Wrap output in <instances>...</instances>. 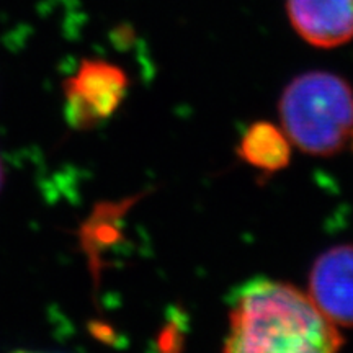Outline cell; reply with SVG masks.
<instances>
[{
    "instance_id": "obj_1",
    "label": "cell",
    "mask_w": 353,
    "mask_h": 353,
    "mask_svg": "<svg viewBox=\"0 0 353 353\" xmlns=\"http://www.w3.org/2000/svg\"><path fill=\"white\" fill-rule=\"evenodd\" d=\"M342 335L309 293L257 278L237 290L223 353H339Z\"/></svg>"
},
{
    "instance_id": "obj_2",
    "label": "cell",
    "mask_w": 353,
    "mask_h": 353,
    "mask_svg": "<svg viewBox=\"0 0 353 353\" xmlns=\"http://www.w3.org/2000/svg\"><path fill=\"white\" fill-rule=\"evenodd\" d=\"M280 117L291 144L311 156H332L353 134V90L334 74H303L285 88Z\"/></svg>"
},
{
    "instance_id": "obj_3",
    "label": "cell",
    "mask_w": 353,
    "mask_h": 353,
    "mask_svg": "<svg viewBox=\"0 0 353 353\" xmlns=\"http://www.w3.org/2000/svg\"><path fill=\"white\" fill-rule=\"evenodd\" d=\"M128 90V77L118 65L83 59L64 83L65 118L77 130H90L112 117Z\"/></svg>"
},
{
    "instance_id": "obj_4",
    "label": "cell",
    "mask_w": 353,
    "mask_h": 353,
    "mask_svg": "<svg viewBox=\"0 0 353 353\" xmlns=\"http://www.w3.org/2000/svg\"><path fill=\"white\" fill-rule=\"evenodd\" d=\"M309 296L339 327H353V245L327 250L316 260Z\"/></svg>"
},
{
    "instance_id": "obj_5",
    "label": "cell",
    "mask_w": 353,
    "mask_h": 353,
    "mask_svg": "<svg viewBox=\"0 0 353 353\" xmlns=\"http://www.w3.org/2000/svg\"><path fill=\"white\" fill-rule=\"evenodd\" d=\"M288 17L312 46L337 48L353 38V0H288Z\"/></svg>"
},
{
    "instance_id": "obj_6",
    "label": "cell",
    "mask_w": 353,
    "mask_h": 353,
    "mask_svg": "<svg viewBox=\"0 0 353 353\" xmlns=\"http://www.w3.org/2000/svg\"><path fill=\"white\" fill-rule=\"evenodd\" d=\"M290 144L285 131L278 130L272 123H255L242 136L239 154L255 169L276 172L288 165Z\"/></svg>"
},
{
    "instance_id": "obj_7",
    "label": "cell",
    "mask_w": 353,
    "mask_h": 353,
    "mask_svg": "<svg viewBox=\"0 0 353 353\" xmlns=\"http://www.w3.org/2000/svg\"><path fill=\"white\" fill-rule=\"evenodd\" d=\"M3 185V169H2V162H0V190H2Z\"/></svg>"
},
{
    "instance_id": "obj_8",
    "label": "cell",
    "mask_w": 353,
    "mask_h": 353,
    "mask_svg": "<svg viewBox=\"0 0 353 353\" xmlns=\"http://www.w3.org/2000/svg\"><path fill=\"white\" fill-rule=\"evenodd\" d=\"M165 353H176V350H175V348H167Z\"/></svg>"
},
{
    "instance_id": "obj_9",
    "label": "cell",
    "mask_w": 353,
    "mask_h": 353,
    "mask_svg": "<svg viewBox=\"0 0 353 353\" xmlns=\"http://www.w3.org/2000/svg\"><path fill=\"white\" fill-rule=\"evenodd\" d=\"M15 353H37V352H15Z\"/></svg>"
}]
</instances>
